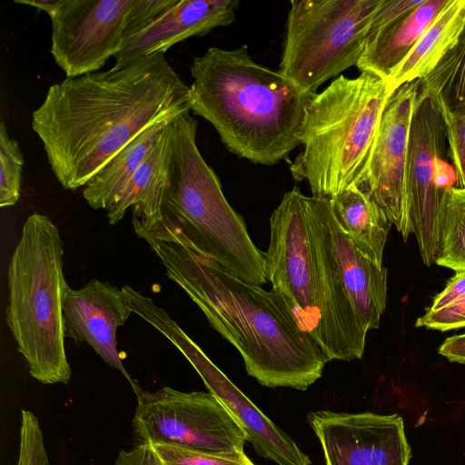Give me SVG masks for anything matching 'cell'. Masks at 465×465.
Here are the masks:
<instances>
[{"label": "cell", "mask_w": 465, "mask_h": 465, "mask_svg": "<svg viewBox=\"0 0 465 465\" xmlns=\"http://www.w3.org/2000/svg\"><path fill=\"white\" fill-rule=\"evenodd\" d=\"M238 0H177L149 25L124 39L113 69L163 53L173 45L235 21Z\"/></svg>", "instance_id": "cell-17"}, {"label": "cell", "mask_w": 465, "mask_h": 465, "mask_svg": "<svg viewBox=\"0 0 465 465\" xmlns=\"http://www.w3.org/2000/svg\"><path fill=\"white\" fill-rule=\"evenodd\" d=\"M416 327L447 331L465 327V294L438 310L429 309L415 323Z\"/></svg>", "instance_id": "cell-29"}, {"label": "cell", "mask_w": 465, "mask_h": 465, "mask_svg": "<svg viewBox=\"0 0 465 465\" xmlns=\"http://www.w3.org/2000/svg\"><path fill=\"white\" fill-rule=\"evenodd\" d=\"M133 430L137 444H168L242 457L246 436L225 407L209 391L169 387L136 392Z\"/></svg>", "instance_id": "cell-9"}, {"label": "cell", "mask_w": 465, "mask_h": 465, "mask_svg": "<svg viewBox=\"0 0 465 465\" xmlns=\"http://www.w3.org/2000/svg\"><path fill=\"white\" fill-rule=\"evenodd\" d=\"M197 121L183 113L171 122L172 158L163 221L151 230L214 260L238 277L268 282L264 252L226 200L197 143Z\"/></svg>", "instance_id": "cell-5"}, {"label": "cell", "mask_w": 465, "mask_h": 465, "mask_svg": "<svg viewBox=\"0 0 465 465\" xmlns=\"http://www.w3.org/2000/svg\"><path fill=\"white\" fill-rule=\"evenodd\" d=\"M64 0H15V3L26 5L45 11L48 15L54 13L63 4Z\"/></svg>", "instance_id": "cell-34"}, {"label": "cell", "mask_w": 465, "mask_h": 465, "mask_svg": "<svg viewBox=\"0 0 465 465\" xmlns=\"http://www.w3.org/2000/svg\"><path fill=\"white\" fill-rule=\"evenodd\" d=\"M115 465H164L151 444L140 443L120 450Z\"/></svg>", "instance_id": "cell-31"}, {"label": "cell", "mask_w": 465, "mask_h": 465, "mask_svg": "<svg viewBox=\"0 0 465 465\" xmlns=\"http://www.w3.org/2000/svg\"><path fill=\"white\" fill-rule=\"evenodd\" d=\"M24 156L4 122L0 125V206L15 205L21 195Z\"/></svg>", "instance_id": "cell-25"}, {"label": "cell", "mask_w": 465, "mask_h": 465, "mask_svg": "<svg viewBox=\"0 0 465 465\" xmlns=\"http://www.w3.org/2000/svg\"><path fill=\"white\" fill-rule=\"evenodd\" d=\"M419 80L407 83L391 94L363 183L390 222L406 237L404 178L411 124L416 107Z\"/></svg>", "instance_id": "cell-14"}, {"label": "cell", "mask_w": 465, "mask_h": 465, "mask_svg": "<svg viewBox=\"0 0 465 465\" xmlns=\"http://www.w3.org/2000/svg\"><path fill=\"white\" fill-rule=\"evenodd\" d=\"M135 0H64L52 15L50 53L66 78L97 72L124 41Z\"/></svg>", "instance_id": "cell-12"}, {"label": "cell", "mask_w": 465, "mask_h": 465, "mask_svg": "<svg viewBox=\"0 0 465 465\" xmlns=\"http://www.w3.org/2000/svg\"><path fill=\"white\" fill-rule=\"evenodd\" d=\"M449 2L423 0L417 8L399 21L377 31H368L357 68L389 82Z\"/></svg>", "instance_id": "cell-19"}, {"label": "cell", "mask_w": 465, "mask_h": 465, "mask_svg": "<svg viewBox=\"0 0 465 465\" xmlns=\"http://www.w3.org/2000/svg\"><path fill=\"white\" fill-rule=\"evenodd\" d=\"M425 98L450 111L465 109V24L453 46L419 80L417 99Z\"/></svg>", "instance_id": "cell-23"}, {"label": "cell", "mask_w": 465, "mask_h": 465, "mask_svg": "<svg viewBox=\"0 0 465 465\" xmlns=\"http://www.w3.org/2000/svg\"><path fill=\"white\" fill-rule=\"evenodd\" d=\"M136 314L163 334L196 370L208 391L230 412L262 458L278 465H311L295 441L277 427L207 357L174 320L152 298L143 300Z\"/></svg>", "instance_id": "cell-11"}, {"label": "cell", "mask_w": 465, "mask_h": 465, "mask_svg": "<svg viewBox=\"0 0 465 465\" xmlns=\"http://www.w3.org/2000/svg\"><path fill=\"white\" fill-rule=\"evenodd\" d=\"M438 351L451 362L465 363V333L447 338Z\"/></svg>", "instance_id": "cell-33"}, {"label": "cell", "mask_w": 465, "mask_h": 465, "mask_svg": "<svg viewBox=\"0 0 465 465\" xmlns=\"http://www.w3.org/2000/svg\"><path fill=\"white\" fill-rule=\"evenodd\" d=\"M190 111L189 86L159 53L49 86L32 128L58 182L76 190L146 128Z\"/></svg>", "instance_id": "cell-1"}, {"label": "cell", "mask_w": 465, "mask_h": 465, "mask_svg": "<svg viewBox=\"0 0 465 465\" xmlns=\"http://www.w3.org/2000/svg\"><path fill=\"white\" fill-rule=\"evenodd\" d=\"M62 307L65 338L87 342L108 365L121 371L138 392L141 388L126 371L117 350V329L133 313L122 288L96 279L76 290L68 285Z\"/></svg>", "instance_id": "cell-16"}, {"label": "cell", "mask_w": 465, "mask_h": 465, "mask_svg": "<svg viewBox=\"0 0 465 465\" xmlns=\"http://www.w3.org/2000/svg\"><path fill=\"white\" fill-rule=\"evenodd\" d=\"M435 263L455 272L465 271V188L453 186L446 192Z\"/></svg>", "instance_id": "cell-24"}, {"label": "cell", "mask_w": 465, "mask_h": 465, "mask_svg": "<svg viewBox=\"0 0 465 465\" xmlns=\"http://www.w3.org/2000/svg\"><path fill=\"white\" fill-rule=\"evenodd\" d=\"M464 24L465 0H450L390 79L392 89L427 76L453 46Z\"/></svg>", "instance_id": "cell-21"}, {"label": "cell", "mask_w": 465, "mask_h": 465, "mask_svg": "<svg viewBox=\"0 0 465 465\" xmlns=\"http://www.w3.org/2000/svg\"><path fill=\"white\" fill-rule=\"evenodd\" d=\"M173 120L146 128L88 181L84 186L83 197L91 208L107 210L115 202L163 130Z\"/></svg>", "instance_id": "cell-22"}, {"label": "cell", "mask_w": 465, "mask_h": 465, "mask_svg": "<svg viewBox=\"0 0 465 465\" xmlns=\"http://www.w3.org/2000/svg\"><path fill=\"white\" fill-rule=\"evenodd\" d=\"M63 241L45 215L32 213L7 270V326L33 378L44 384H67L72 370L64 344Z\"/></svg>", "instance_id": "cell-7"}, {"label": "cell", "mask_w": 465, "mask_h": 465, "mask_svg": "<svg viewBox=\"0 0 465 465\" xmlns=\"http://www.w3.org/2000/svg\"><path fill=\"white\" fill-rule=\"evenodd\" d=\"M393 91L389 82L361 72L354 78L341 74L312 95L305 109L302 150L290 166L312 196L331 199L363 183Z\"/></svg>", "instance_id": "cell-6"}, {"label": "cell", "mask_w": 465, "mask_h": 465, "mask_svg": "<svg viewBox=\"0 0 465 465\" xmlns=\"http://www.w3.org/2000/svg\"><path fill=\"white\" fill-rule=\"evenodd\" d=\"M16 465H51L38 419L27 410L22 411Z\"/></svg>", "instance_id": "cell-28"}, {"label": "cell", "mask_w": 465, "mask_h": 465, "mask_svg": "<svg viewBox=\"0 0 465 465\" xmlns=\"http://www.w3.org/2000/svg\"><path fill=\"white\" fill-rule=\"evenodd\" d=\"M151 445L164 465H255L246 455L230 457L175 445Z\"/></svg>", "instance_id": "cell-26"}, {"label": "cell", "mask_w": 465, "mask_h": 465, "mask_svg": "<svg viewBox=\"0 0 465 465\" xmlns=\"http://www.w3.org/2000/svg\"><path fill=\"white\" fill-rule=\"evenodd\" d=\"M171 122L163 130L118 198L106 210L111 225L118 223L129 208L133 209L135 233L153 230L163 221L172 158Z\"/></svg>", "instance_id": "cell-18"}, {"label": "cell", "mask_w": 465, "mask_h": 465, "mask_svg": "<svg viewBox=\"0 0 465 465\" xmlns=\"http://www.w3.org/2000/svg\"><path fill=\"white\" fill-rule=\"evenodd\" d=\"M326 465H408L411 457L398 414L311 411Z\"/></svg>", "instance_id": "cell-13"}, {"label": "cell", "mask_w": 465, "mask_h": 465, "mask_svg": "<svg viewBox=\"0 0 465 465\" xmlns=\"http://www.w3.org/2000/svg\"><path fill=\"white\" fill-rule=\"evenodd\" d=\"M382 0H292L279 72L309 94L357 66Z\"/></svg>", "instance_id": "cell-8"}, {"label": "cell", "mask_w": 465, "mask_h": 465, "mask_svg": "<svg viewBox=\"0 0 465 465\" xmlns=\"http://www.w3.org/2000/svg\"><path fill=\"white\" fill-rule=\"evenodd\" d=\"M264 260L272 290L289 303L328 361L361 359L368 331L314 232L308 196L296 186L283 194L270 216Z\"/></svg>", "instance_id": "cell-4"}, {"label": "cell", "mask_w": 465, "mask_h": 465, "mask_svg": "<svg viewBox=\"0 0 465 465\" xmlns=\"http://www.w3.org/2000/svg\"><path fill=\"white\" fill-rule=\"evenodd\" d=\"M465 294V271L456 272L445 288L435 296L430 309L438 310L449 305Z\"/></svg>", "instance_id": "cell-32"}, {"label": "cell", "mask_w": 465, "mask_h": 465, "mask_svg": "<svg viewBox=\"0 0 465 465\" xmlns=\"http://www.w3.org/2000/svg\"><path fill=\"white\" fill-rule=\"evenodd\" d=\"M191 74V111L214 127L231 153L273 165L301 145L313 94L253 61L247 45L208 48L193 61Z\"/></svg>", "instance_id": "cell-3"}, {"label": "cell", "mask_w": 465, "mask_h": 465, "mask_svg": "<svg viewBox=\"0 0 465 465\" xmlns=\"http://www.w3.org/2000/svg\"><path fill=\"white\" fill-rule=\"evenodd\" d=\"M137 236L148 242L166 275L211 327L236 348L248 375L261 385L306 391L322 377L329 361L281 294L153 232Z\"/></svg>", "instance_id": "cell-2"}, {"label": "cell", "mask_w": 465, "mask_h": 465, "mask_svg": "<svg viewBox=\"0 0 465 465\" xmlns=\"http://www.w3.org/2000/svg\"><path fill=\"white\" fill-rule=\"evenodd\" d=\"M177 0H135L126 21L124 39L153 22Z\"/></svg>", "instance_id": "cell-30"}, {"label": "cell", "mask_w": 465, "mask_h": 465, "mask_svg": "<svg viewBox=\"0 0 465 465\" xmlns=\"http://www.w3.org/2000/svg\"><path fill=\"white\" fill-rule=\"evenodd\" d=\"M336 219L365 256L382 265L383 251L391 225L383 209L362 186H352L331 199Z\"/></svg>", "instance_id": "cell-20"}, {"label": "cell", "mask_w": 465, "mask_h": 465, "mask_svg": "<svg viewBox=\"0 0 465 465\" xmlns=\"http://www.w3.org/2000/svg\"><path fill=\"white\" fill-rule=\"evenodd\" d=\"M314 232L327 260L367 331L380 326L386 308L387 269L361 253L340 226L330 198L308 196Z\"/></svg>", "instance_id": "cell-15"}, {"label": "cell", "mask_w": 465, "mask_h": 465, "mask_svg": "<svg viewBox=\"0 0 465 465\" xmlns=\"http://www.w3.org/2000/svg\"><path fill=\"white\" fill-rule=\"evenodd\" d=\"M445 125L449 156L453 164L456 187L465 188V109L450 111L439 106Z\"/></svg>", "instance_id": "cell-27"}, {"label": "cell", "mask_w": 465, "mask_h": 465, "mask_svg": "<svg viewBox=\"0 0 465 465\" xmlns=\"http://www.w3.org/2000/svg\"><path fill=\"white\" fill-rule=\"evenodd\" d=\"M447 140L439 106L430 98L416 100L404 178L406 237L414 234L425 265L439 253L445 194L456 187L444 156Z\"/></svg>", "instance_id": "cell-10"}]
</instances>
